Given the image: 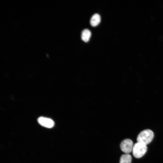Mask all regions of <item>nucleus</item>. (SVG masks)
Masks as SVG:
<instances>
[{"instance_id":"obj_4","label":"nucleus","mask_w":163,"mask_h":163,"mask_svg":"<svg viewBox=\"0 0 163 163\" xmlns=\"http://www.w3.org/2000/svg\"><path fill=\"white\" fill-rule=\"evenodd\" d=\"M38 121L41 126L48 128L53 127L54 125V122L52 120L44 117H39L38 119Z\"/></svg>"},{"instance_id":"obj_2","label":"nucleus","mask_w":163,"mask_h":163,"mask_svg":"<svg viewBox=\"0 0 163 163\" xmlns=\"http://www.w3.org/2000/svg\"><path fill=\"white\" fill-rule=\"evenodd\" d=\"M147 149L146 145L137 142L134 145L132 150L133 155L135 158H140L145 155Z\"/></svg>"},{"instance_id":"obj_7","label":"nucleus","mask_w":163,"mask_h":163,"mask_svg":"<svg viewBox=\"0 0 163 163\" xmlns=\"http://www.w3.org/2000/svg\"><path fill=\"white\" fill-rule=\"evenodd\" d=\"M131 156L129 154H125L121 156L119 163H131Z\"/></svg>"},{"instance_id":"obj_5","label":"nucleus","mask_w":163,"mask_h":163,"mask_svg":"<svg viewBox=\"0 0 163 163\" xmlns=\"http://www.w3.org/2000/svg\"><path fill=\"white\" fill-rule=\"evenodd\" d=\"M101 21V17L98 14H94L91 18L90 23L93 27H95Z\"/></svg>"},{"instance_id":"obj_3","label":"nucleus","mask_w":163,"mask_h":163,"mask_svg":"<svg viewBox=\"0 0 163 163\" xmlns=\"http://www.w3.org/2000/svg\"><path fill=\"white\" fill-rule=\"evenodd\" d=\"M132 141L129 139H125L121 142L120 147L121 150L125 154H129L132 151L133 147Z\"/></svg>"},{"instance_id":"obj_1","label":"nucleus","mask_w":163,"mask_h":163,"mask_svg":"<svg viewBox=\"0 0 163 163\" xmlns=\"http://www.w3.org/2000/svg\"><path fill=\"white\" fill-rule=\"evenodd\" d=\"M154 136V133L151 130L149 129L144 130L138 135L137 142L146 145L152 141Z\"/></svg>"},{"instance_id":"obj_6","label":"nucleus","mask_w":163,"mask_h":163,"mask_svg":"<svg viewBox=\"0 0 163 163\" xmlns=\"http://www.w3.org/2000/svg\"><path fill=\"white\" fill-rule=\"evenodd\" d=\"M91 35L90 31L88 29L84 30L82 32L81 38L85 42H88L89 40Z\"/></svg>"}]
</instances>
